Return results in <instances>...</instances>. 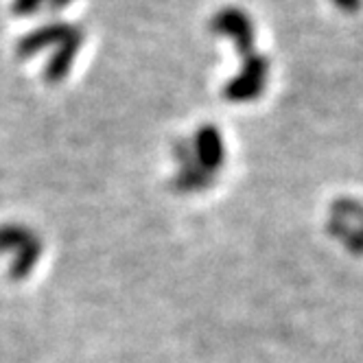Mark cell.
I'll list each match as a JSON object with an SVG mask.
<instances>
[{
    "instance_id": "cell-7",
    "label": "cell",
    "mask_w": 363,
    "mask_h": 363,
    "mask_svg": "<svg viewBox=\"0 0 363 363\" xmlns=\"http://www.w3.org/2000/svg\"><path fill=\"white\" fill-rule=\"evenodd\" d=\"M72 3V0H46V11H50V13H57V11H62V9H66L68 5Z\"/></svg>"
},
{
    "instance_id": "cell-1",
    "label": "cell",
    "mask_w": 363,
    "mask_h": 363,
    "mask_svg": "<svg viewBox=\"0 0 363 363\" xmlns=\"http://www.w3.org/2000/svg\"><path fill=\"white\" fill-rule=\"evenodd\" d=\"M211 31L219 35H228L235 42L237 50L243 55V60L256 55L254 48V24L250 16L239 7H223L211 18Z\"/></svg>"
},
{
    "instance_id": "cell-3",
    "label": "cell",
    "mask_w": 363,
    "mask_h": 363,
    "mask_svg": "<svg viewBox=\"0 0 363 363\" xmlns=\"http://www.w3.org/2000/svg\"><path fill=\"white\" fill-rule=\"evenodd\" d=\"M77 27V24H70V22H46V24H42V27H38V29H33L31 33H27V35H22L20 40H18V44H16V53L20 55V57H31V55H35L38 50H42V48H46V46H50V44H60V42H64L70 33H72V29Z\"/></svg>"
},
{
    "instance_id": "cell-6",
    "label": "cell",
    "mask_w": 363,
    "mask_h": 363,
    "mask_svg": "<svg viewBox=\"0 0 363 363\" xmlns=\"http://www.w3.org/2000/svg\"><path fill=\"white\" fill-rule=\"evenodd\" d=\"M335 7L344 11V13H357L361 9V3L363 0H333Z\"/></svg>"
},
{
    "instance_id": "cell-2",
    "label": "cell",
    "mask_w": 363,
    "mask_h": 363,
    "mask_svg": "<svg viewBox=\"0 0 363 363\" xmlns=\"http://www.w3.org/2000/svg\"><path fill=\"white\" fill-rule=\"evenodd\" d=\"M267 70H269V62L261 53L243 60L241 72L225 86V96L232 101H245L258 96V92L265 86Z\"/></svg>"
},
{
    "instance_id": "cell-4",
    "label": "cell",
    "mask_w": 363,
    "mask_h": 363,
    "mask_svg": "<svg viewBox=\"0 0 363 363\" xmlns=\"http://www.w3.org/2000/svg\"><path fill=\"white\" fill-rule=\"evenodd\" d=\"M82 42H84V29L77 24V27L72 29V33L57 44V50H55V55L50 57V62L46 64L44 68V77H46V82L50 84H55V82H62L74 55L79 53V48H82Z\"/></svg>"
},
{
    "instance_id": "cell-5",
    "label": "cell",
    "mask_w": 363,
    "mask_h": 363,
    "mask_svg": "<svg viewBox=\"0 0 363 363\" xmlns=\"http://www.w3.org/2000/svg\"><path fill=\"white\" fill-rule=\"evenodd\" d=\"M44 3H46V0H13L11 11L16 16H33Z\"/></svg>"
}]
</instances>
